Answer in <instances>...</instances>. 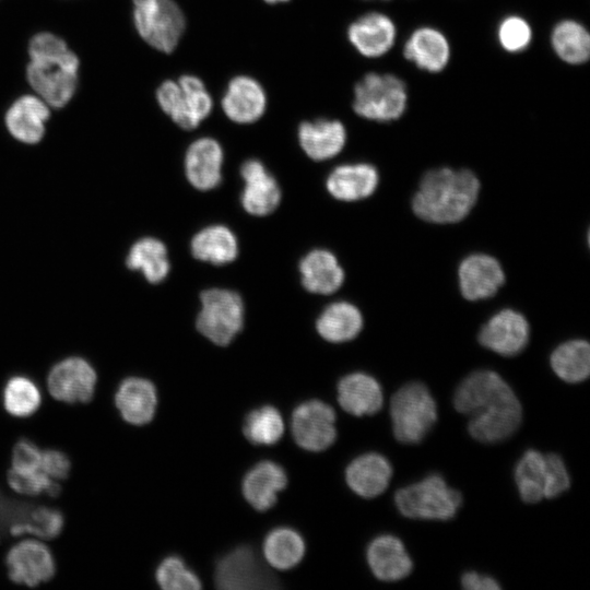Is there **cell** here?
<instances>
[{"instance_id": "cell-1", "label": "cell", "mask_w": 590, "mask_h": 590, "mask_svg": "<svg viewBox=\"0 0 590 590\" xmlns=\"http://www.w3.org/2000/svg\"><path fill=\"white\" fill-rule=\"evenodd\" d=\"M458 412L470 417V435L485 444L510 437L522 417L521 404L509 385L495 371L477 370L470 374L455 392Z\"/></svg>"}, {"instance_id": "cell-2", "label": "cell", "mask_w": 590, "mask_h": 590, "mask_svg": "<svg viewBox=\"0 0 590 590\" xmlns=\"http://www.w3.org/2000/svg\"><path fill=\"white\" fill-rule=\"evenodd\" d=\"M479 190V179L471 170L432 169L423 176L413 197L412 209L427 222L457 223L471 211Z\"/></svg>"}, {"instance_id": "cell-3", "label": "cell", "mask_w": 590, "mask_h": 590, "mask_svg": "<svg viewBox=\"0 0 590 590\" xmlns=\"http://www.w3.org/2000/svg\"><path fill=\"white\" fill-rule=\"evenodd\" d=\"M26 69L30 85L55 108L63 107L74 95L79 59L60 37L50 33L35 35L28 47Z\"/></svg>"}, {"instance_id": "cell-4", "label": "cell", "mask_w": 590, "mask_h": 590, "mask_svg": "<svg viewBox=\"0 0 590 590\" xmlns=\"http://www.w3.org/2000/svg\"><path fill=\"white\" fill-rule=\"evenodd\" d=\"M390 415L394 437L403 444H417L437 420V405L422 382L401 387L391 398Z\"/></svg>"}, {"instance_id": "cell-5", "label": "cell", "mask_w": 590, "mask_h": 590, "mask_svg": "<svg viewBox=\"0 0 590 590\" xmlns=\"http://www.w3.org/2000/svg\"><path fill=\"white\" fill-rule=\"evenodd\" d=\"M394 503L408 518L449 520L457 514L462 499L459 492L450 488L438 474L398 489Z\"/></svg>"}, {"instance_id": "cell-6", "label": "cell", "mask_w": 590, "mask_h": 590, "mask_svg": "<svg viewBox=\"0 0 590 590\" xmlns=\"http://www.w3.org/2000/svg\"><path fill=\"white\" fill-rule=\"evenodd\" d=\"M406 103L405 83L391 73H367L354 88V111L369 120H397L404 114Z\"/></svg>"}, {"instance_id": "cell-7", "label": "cell", "mask_w": 590, "mask_h": 590, "mask_svg": "<svg viewBox=\"0 0 590 590\" xmlns=\"http://www.w3.org/2000/svg\"><path fill=\"white\" fill-rule=\"evenodd\" d=\"M198 331L212 343L226 346L244 324V304L239 294L226 288H210L200 295Z\"/></svg>"}, {"instance_id": "cell-8", "label": "cell", "mask_w": 590, "mask_h": 590, "mask_svg": "<svg viewBox=\"0 0 590 590\" xmlns=\"http://www.w3.org/2000/svg\"><path fill=\"white\" fill-rule=\"evenodd\" d=\"M133 19L140 36L166 54L176 48L186 26L184 13L174 0H133Z\"/></svg>"}, {"instance_id": "cell-9", "label": "cell", "mask_w": 590, "mask_h": 590, "mask_svg": "<svg viewBox=\"0 0 590 590\" xmlns=\"http://www.w3.org/2000/svg\"><path fill=\"white\" fill-rule=\"evenodd\" d=\"M214 581L224 590L278 588L276 578L248 546L236 547L219 560Z\"/></svg>"}, {"instance_id": "cell-10", "label": "cell", "mask_w": 590, "mask_h": 590, "mask_svg": "<svg viewBox=\"0 0 590 590\" xmlns=\"http://www.w3.org/2000/svg\"><path fill=\"white\" fill-rule=\"evenodd\" d=\"M291 430L300 448L315 452L326 450L337 438L335 412L322 401H306L293 411Z\"/></svg>"}, {"instance_id": "cell-11", "label": "cell", "mask_w": 590, "mask_h": 590, "mask_svg": "<svg viewBox=\"0 0 590 590\" xmlns=\"http://www.w3.org/2000/svg\"><path fill=\"white\" fill-rule=\"evenodd\" d=\"M96 373L92 365L79 356L67 357L55 364L48 373L50 394L67 403H85L94 394Z\"/></svg>"}, {"instance_id": "cell-12", "label": "cell", "mask_w": 590, "mask_h": 590, "mask_svg": "<svg viewBox=\"0 0 590 590\" xmlns=\"http://www.w3.org/2000/svg\"><path fill=\"white\" fill-rule=\"evenodd\" d=\"M5 565L13 582L28 587L50 580L56 573L50 550L35 539H25L14 544L5 556Z\"/></svg>"}, {"instance_id": "cell-13", "label": "cell", "mask_w": 590, "mask_h": 590, "mask_svg": "<svg viewBox=\"0 0 590 590\" xmlns=\"http://www.w3.org/2000/svg\"><path fill=\"white\" fill-rule=\"evenodd\" d=\"M527 319L512 309H504L494 315L480 330V343L503 356L519 354L529 341Z\"/></svg>"}, {"instance_id": "cell-14", "label": "cell", "mask_w": 590, "mask_h": 590, "mask_svg": "<svg viewBox=\"0 0 590 590\" xmlns=\"http://www.w3.org/2000/svg\"><path fill=\"white\" fill-rule=\"evenodd\" d=\"M245 181L241 192V205L251 215L266 216L279 205L281 190L273 176L258 160L246 161L240 168Z\"/></svg>"}, {"instance_id": "cell-15", "label": "cell", "mask_w": 590, "mask_h": 590, "mask_svg": "<svg viewBox=\"0 0 590 590\" xmlns=\"http://www.w3.org/2000/svg\"><path fill=\"white\" fill-rule=\"evenodd\" d=\"M504 281L505 274L499 262L484 253L467 257L459 267L460 291L469 300L493 296Z\"/></svg>"}, {"instance_id": "cell-16", "label": "cell", "mask_w": 590, "mask_h": 590, "mask_svg": "<svg viewBox=\"0 0 590 590\" xmlns=\"http://www.w3.org/2000/svg\"><path fill=\"white\" fill-rule=\"evenodd\" d=\"M223 150L212 138L192 142L185 155V173L188 181L198 190L216 188L222 180Z\"/></svg>"}, {"instance_id": "cell-17", "label": "cell", "mask_w": 590, "mask_h": 590, "mask_svg": "<svg viewBox=\"0 0 590 590\" xmlns=\"http://www.w3.org/2000/svg\"><path fill=\"white\" fill-rule=\"evenodd\" d=\"M397 36L396 25L386 14L369 12L354 21L347 37L354 48L363 56L377 58L387 54Z\"/></svg>"}, {"instance_id": "cell-18", "label": "cell", "mask_w": 590, "mask_h": 590, "mask_svg": "<svg viewBox=\"0 0 590 590\" xmlns=\"http://www.w3.org/2000/svg\"><path fill=\"white\" fill-rule=\"evenodd\" d=\"M48 523V506L15 502L0 491V539L22 534L43 539Z\"/></svg>"}, {"instance_id": "cell-19", "label": "cell", "mask_w": 590, "mask_h": 590, "mask_svg": "<svg viewBox=\"0 0 590 590\" xmlns=\"http://www.w3.org/2000/svg\"><path fill=\"white\" fill-rule=\"evenodd\" d=\"M267 106L266 93L255 79L239 75L234 78L222 98L225 115L237 123L258 120Z\"/></svg>"}, {"instance_id": "cell-20", "label": "cell", "mask_w": 590, "mask_h": 590, "mask_svg": "<svg viewBox=\"0 0 590 590\" xmlns=\"http://www.w3.org/2000/svg\"><path fill=\"white\" fill-rule=\"evenodd\" d=\"M366 557L371 573L382 581L401 580L413 568L401 540L389 534L374 539L367 547Z\"/></svg>"}, {"instance_id": "cell-21", "label": "cell", "mask_w": 590, "mask_h": 590, "mask_svg": "<svg viewBox=\"0 0 590 590\" xmlns=\"http://www.w3.org/2000/svg\"><path fill=\"white\" fill-rule=\"evenodd\" d=\"M115 403L126 422L133 425L148 424L154 417L157 405L155 386L144 378H126L117 389Z\"/></svg>"}, {"instance_id": "cell-22", "label": "cell", "mask_w": 590, "mask_h": 590, "mask_svg": "<svg viewBox=\"0 0 590 590\" xmlns=\"http://www.w3.org/2000/svg\"><path fill=\"white\" fill-rule=\"evenodd\" d=\"M287 477L278 463L263 460L252 467L243 480L241 491L245 499L259 511L270 509L278 493L285 488Z\"/></svg>"}, {"instance_id": "cell-23", "label": "cell", "mask_w": 590, "mask_h": 590, "mask_svg": "<svg viewBox=\"0 0 590 590\" xmlns=\"http://www.w3.org/2000/svg\"><path fill=\"white\" fill-rule=\"evenodd\" d=\"M338 401L341 408L352 415H373L382 406V389L374 377L364 373H352L339 381Z\"/></svg>"}, {"instance_id": "cell-24", "label": "cell", "mask_w": 590, "mask_h": 590, "mask_svg": "<svg viewBox=\"0 0 590 590\" xmlns=\"http://www.w3.org/2000/svg\"><path fill=\"white\" fill-rule=\"evenodd\" d=\"M377 169L366 163L335 167L327 178L329 193L341 201H356L369 197L377 188Z\"/></svg>"}, {"instance_id": "cell-25", "label": "cell", "mask_w": 590, "mask_h": 590, "mask_svg": "<svg viewBox=\"0 0 590 590\" xmlns=\"http://www.w3.org/2000/svg\"><path fill=\"white\" fill-rule=\"evenodd\" d=\"M391 475L392 468L389 461L375 452L355 458L345 471V480L350 488L365 498H373L384 493Z\"/></svg>"}, {"instance_id": "cell-26", "label": "cell", "mask_w": 590, "mask_h": 590, "mask_svg": "<svg viewBox=\"0 0 590 590\" xmlns=\"http://www.w3.org/2000/svg\"><path fill=\"white\" fill-rule=\"evenodd\" d=\"M49 109L39 98L25 95L17 98L5 114L10 134L26 144L38 143L45 133Z\"/></svg>"}, {"instance_id": "cell-27", "label": "cell", "mask_w": 590, "mask_h": 590, "mask_svg": "<svg viewBox=\"0 0 590 590\" xmlns=\"http://www.w3.org/2000/svg\"><path fill=\"white\" fill-rule=\"evenodd\" d=\"M298 140L310 158L324 161L342 151L346 142V131L338 120L317 119L299 126Z\"/></svg>"}, {"instance_id": "cell-28", "label": "cell", "mask_w": 590, "mask_h": 590, "mask_svg": "<svg viewBox=\"0 0 590 590\" xmlns=\"http://www.w3.org/2000/svg\"><path fill=\"white\" fill-rule=\"evenodd\" d=\"M303 286L310 293L329 295L344 282V271L337 257L326 249L309 251L299 263Z\"/></svg>"}, {"instance_id": "cell-29", "label": "cell", "mask_w": 590, "mask_h": 590, "mask_svg": "<svg viewBox=\"0 0 590 590\" xmlns=\"http://www.w3.org/2000/svg\"><path fill=\"white\" fill-rule=\"evenodd\" d=\"M403 54L420 69L440 72L449 61L450 46L441 32L433 27H421L409 37Z\"/></svg>"}, {"instance_id": "cell-30", "label": "cell", "mask_w": 590, "mask_h": 590, "mask_svg": "<svg viewBox=\"0 0 590 590\" xmlns=\"http://www.w3.org/2000/svg\"><path fill=\"white\" fill-rule=\"evenodd\" d=\"M363 328V316L358 308L347 302H335L327 306L316 321L319 335L328 342L342 343L353 340Z\"/></svg>"}, {"instance_id": "cell-31", "label": "cell", "mask_w": 590, "mask_h": 590, "mask_svg": "<svg viewBox=\"0 0 590 590\" xmlns=\"http://www.w3.org/2000/svg\"><path fill=\"white\" fill-rule=\"evenodd\" d=\"M190 249L196 259L216 266L229 263L238 255L234 233L223 225H211L199 231L191 239Z\"/></svg>"}, {"instance_id": "cell-32", "label": "cell", "mask_w": 590, "mask_h": 590, "mask_svg": "<svg viewBox=\"0 0 590 590\" xmlns=\"http://www.w3.org/2000/svg\"><path fill=\"white\" fill-rule=\"evenodd\" d=\"M126 264L131 270L140 271L152 284L164 281L170 270L165 245L153 237L137 240L129 249Z\"/></svg>"}, {"instance_id": "cell-33", "label": "cell", "mask_w": 590, "mask_h": 590, "mask_svg": "<svg viewBox=\"0 0 590 590\" xmlns=\"http://www.w3.org/2000/svg\"><path fill=\"white\" fill-rule=\"evenodd\" d=\"M515 480L523 502L534 504L545 498L547 481L545 455L534 449L527 450L516 465Z\"/></svg>"}, {"instance_id": "cell-34", "label": "cell", "mask_w": 590, "mask_h": 590, "mask_svg": "<svg viewBox=\"0 0 590 590\" xmlns=\"http://www.w3.org/2000/svg\"><path fill=\"white\" fill-rule=\"evenodd\" d=\"M262 551L267 563L271 567L286 570L302 560L305 553V543L295 530L278 528L266 536Z\"/></svg>"}, {"instance_id": "cell-35", "label": "cell", "mask_w": 590, "mask_h": 590, "mask_svg": "<svg viewBox=\"0 0 590 590\" xmlns=\"http://www.w3.org/2000/svg\"><path fill=\"white\" fill-rule=\"evenodd\" d=\"M551 366L566 382L577 384L590 374V346L585 340H570L558 345L551 355Z\"/></svg>"}, {"instance_id": "cell-36", "label": "cell", "mask_w": 590, "mask_h": 590, "mask_svg": "<svg viewBox=\"0 0 590 590\" xmlns=\"http://www.w3.org/2000/svg\"><path fill=\"white\" fill-rule=\"evenodd\" d=\"M551 42L556 55L569 64H581L590 57V34L576 21L564 20L556 24Z\"/></svg>"}, {"instance_id": "cell-37", "label": "cell", "mask_w": 590, "mask_h": 590, "mask_svg": "<svg viewBox=\"0 0 590 590\" xmlns=\"http://www.w3.org/2000/svg\"><path fill=\"white\" fill-rule=\"evenodd\" d=\"M243 433L253 445H274L284 433L282 415L272 405L256 409L246 416Z\"/></svg>"}, {"instance_id": "cell-38", "label": "cell", "mask_w": 590, "mask_h": 590, "mask_svg": "<svg viewBox=\"0 0 590 590\" xmlns=\"http://www.w3.org/2000/svg\"><path fill=\"white\" fill-rule=\"evenodd\" d=\"M3 406L17 417L32 415L40 405V391L36 384L25 376L11 377L3 388Z\"/></svg>"}, {"instance_id": "cell-39", "label": "cell", "mask_w": 590, "mask_h": 590, "mask_svg": "<svg viewBox=\"0 0 590 590\" xmlns=\"http://www.w3.org/2000/svg\"><path fill=\"white\" fill-rule=\"evenodd\" d=\"M178 84L181 88L189 128L193 129L211 113L212 98L203 82L194 75H182Z\"/></svg>"}, {"instance_id": "cell-40", "label": "cell", "mask_w": 590, "mask_h": 590, "mask_svg": "<svg viewBox=\"0 0 590 590\" xmlns=\"http://www.w3.org/2000/svg\"><path fill=\"white\" fill-rule=\"evenodd\" d=\"M155 578L164 590H199L201 581L177 556H168L158 565Z\"/></svg>"}, {"instance_id": "cell-41", "label": "cell", "mask_w": 590, "mask_h": 590, "mask_svg": "<svg viewBox=\"0 0 590 590\" xmlns=\"http://www.w3.org/2000/svg\"><path fill=\"white\" fill-rule=\"evenodd\" d=\"M7 480L9 486L14 492L23 495L36 496L46 494L49 497H57L61 492L60 484L42 470L22 472L11 468L8 471Z\"/></svg>"}, {"instance_id": "cell-42", "label": "cell", "mask_w": 590, "mask_h": 590, "mask_svg": "<svg viewBox=\"0 0 590 590\" xmlns=\"http://www.w3.org/2000/svg\"><path fill=\"white\" fill-rule=\"evenodd\" d=\"M531 36L532 32L528 22L517 15L506 17L498 27V40L502 47L509 52L527 48Z\"/></svg>"}, {"instance_id": "cell-43", "label": "cell", "mask_w": 590, "mask_h": 590, "mask_svg": "<svg viewBox=\"0 0 590 590\" xmlns=\"http://www.w3.org/2000/svg\"><path fill=\"white\" fill-rule=\"evenodd\" d=\"M156 98L161 108L175 123L184 129L190 130L181 88L178 82L165 81L162 83L156 92Z\"/></svg>"}, {"instance_id": "cell-44", "label": "cell", "mask_w": 590, "mask_h": 590, "mask_svg": "<svg viewBox=\"0 0 590 590\" xmlns=\"http://www.w3.org/2000/svg\"><path fill=\"white\" fill-rule=\"evenodd\" d=\"M547 464V481L545 498H554L570 486V479L563 459L556 453L545 455Z\"/></svg>"}, {"instance_id": "cell-45", "label": "cell", "mask_w": 590, "mask_h": 590, "mask_svg": "<svg viewBox=\"0 0 590 590\" xmlns=\"http://www.w3.org/2000/svg\"><path fill=\"white\" fill-rule=\"evenodd\" d=\"M12 468L22 472L40 470L42 450L30 439L17 440L12 450Z\"/></svg>"}, {"instance_id": "cell-46", "label": "cell", "mask_w": 590, "mask_h": 590, "mask_svg": "<svg viewBox=\"0 0 590 590\" xmlns=\"http://www.w3.org/2000/svg\"><path fill=\"white\" fill-rule=\"evenodd\" d=\"M40 470L54 480H64L71 470L69 457L58 449L42 451Z\"/></svg>"}, {"instance_id": "cell-47", "label": "cell", "mask_w": 590, "mask_h": 590, "mask_svg": "<svg viewBox=\"0 0 590 590\" xmlns=\"http://www.w3.org/2000/svg\"><path fill=\"white\" fill-rule=\"evenodd\" d=\"M461 585L467 590H498V582L485 575L468 571L461 577Z\"/></svg>"}, {"instance_id": "cell-48", "label": "cell", "mask_w": 590, "mask_h": 590, "mask_svg": "<svg viewBox=\"0 0 590 590\" xmlns=\"http://www.w3.org/2000/svg\"><path fill=\"white\" fill-rule=\"evenodd\" d=\"M269 3H278V2H284V1H287V0H264Z\"/></svg>"}]
</instances>
